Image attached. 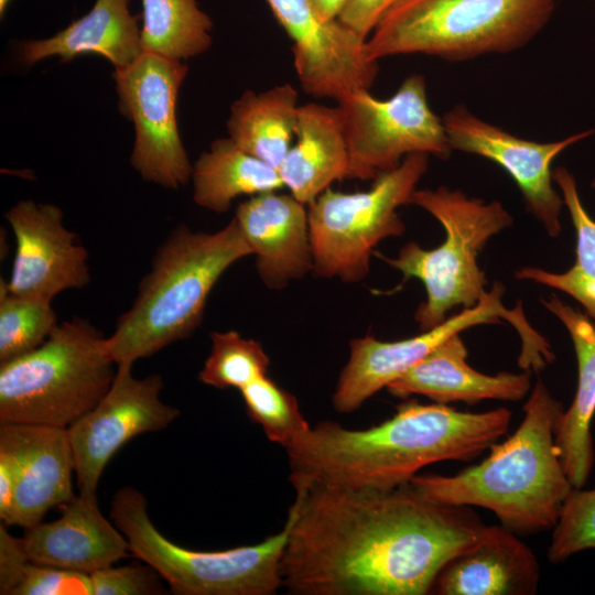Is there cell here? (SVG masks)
Wrapping results in <instances>:
<instances>
[{
  "instance_id": "cell-16",
  "label": "cell",
  "mask_w": 595,
  "mask_h": 595,
  "mask_svg": "<svg viewBox=\"0 0 595 595\" xmlns=\"http://www.w3.org/2000/svg\"><path fill=\"white\" fill-rule=\"evenodd\" d=\"M4 218L17 244L11 277L1 281L8 293L52 302L58 293L89 283L88 252L64 226L58 206L24 199Z\"/></svg>"
},
{
  "instance_id": "cell-10",
  "label": "cell",
  "mask_w": 595,
  "mask_h": 595,
  "mask_svg": "<svg viewBox=\"0 0 595 595\" xmlns=\"http://www.w3.org/2000/svg\"><path fill=\"white\" fill-rule=\"evenodd\" d=\"M504 292L501 283L495 282L475 306L463 309L414 337L383 342L366 335L351 339L348 361L333 394L334 408L340 413L355 411L452 335L476 325L499 324L501 320L519 334L521 350L518 366L526 370L543 369L555 358L550 343L529 324L521 302L512 309L504 305Z\"/></svg>"
},
{
  "instance_id": "cell-25",
  "label": "cell",
  "mask_w": 595,
  "mask_h": 595,
  "mask_svg": "<svg viewBox=\"0 0 595 595\" xmlns=\"http://www.w3.org/2000/svg\"><path fill=\"white\" fill-rule=\"evenodd\" d=\"M299 107V94L290 84L260 93L247 90L230 106L228 137L278 170L295 137Z\"/></svg>"
},
{
  "instance_id": "cell-5",
  "label": "cell",
  "mask_w": 595,
  "mask_h": 595,
  "mask_svg": "<svg viewBox=\"0 0 595 595\" xmlns=\"http://www.w3.org/2000/svg\"><path fill=\"white\" fill-rule=\"evenodd\" d=\"M555 0H407L366 41L369 57L425 54L450 62L526 46L548 24Z\"/></svg>"
},
{
  "instance_id": "cell-6",
  "label": "cell",
  "mask_w": 595,
  "mask_h": 595,
  "mask_svg": "<svg viewBox=\"0 0 595 595\" xmlns=\"http://www.w3.org/2000/svg\"><path fill=\"white\" fill-rule=\"evenodd\" d=\"M117 372L104 336L80 317L58 323L32 351L0 363V423L69 428L107 393Z\"/></svg>"
},
{
  "instance_id": "cell-23",
  "label": "cell",
  "mask_w": 595,
  "mask_h": 595,
  "mask_svg": "<svg viewBox=\"0 0 595 595\" xmlns=\"http://www.w3.org/2000/svg\"><path fill=\"white\" fill-rule=\"evenodd\" d=\"M541 302L564 325L576 355V391L561 415L555 443L571 484L574 488H582L594 465L591 426L595 414V324L556 295Z\"/></svg>"
},
{
  "instance_id": "cell-14",
  "label": "cell",
  "mask_w": 595,
  "mask_h": 595,
  "mask_svg": "<svg viewBox=\"0 0 595 595\" xmlns=\"http://www.w3.org/2000/svg\"><path fill=\"white\" fill-rule=\"evenodd\" d=\"M291 39L294 67L302 89L315 98L337 102L368 89L379 72L366 40L338 20H325L312 0H267Z\"/></svg>"
},
{
  "instance_id": "cell-41",
  "label": "cell",
  "mask_w": 595,
  "mask_h": 595,
  "mask_svg": "<svg viewBox=\"0 0 595 595\" xmlns=\"http://www.w3.org/2000/svg\"><path fill=\"white\" fill-rule=\"evenodd\" d=\"M592 1H594V2H595V0H592Z\"/></svg>"
},
{
  "instance_id": "cell-8",
  "label": "cell",
  "mask_w": 595,
  "mask_h": 595,
  "mask_svg": "<svg viewBox=\"0 0 595 595\" xmlns=\"http://www.w3.org/2000/svg\"><path fill=\"white\" fill-rule=\"evenodd\" d=\"M110 519L127 538L130 552L151 565L176 595H272L282 586L280 563L289 522L258 544L196 551L164 537L148 513L144 495L126 486L111 501Z\"/></svg>"
},
{
  "instance_id": "cell-33",
  "label": "cell",
  "mask_w": 595,
  "mask_h": 595,
  "mask_svg": "<svg viewBox=\"0 0 595 595\" xmlns=\"http://www.w3.org/2000/svg\"><path fill=\"white\" fill-rule=\"evenodd\" d=\"M10 595H93L90 574L30 562Z\"/></svg>"
},
{
  "instance_id": "cell-9",
  "label": "cell",
  "mask_w": 595,
  "mask_h": 595,
  "mask_svg": "<svg viewBox=\"0 0 595 595\" xmlns=\"http://www.w3.org/2000/svg\"><path fill=\"white\" fill-rule=\"evenodd\" d=\"M429 156L407 155L396 169L379 174L369 190L343 193L328 187L307 205L315 274L347 283L367 277L376 246L405 231L398 208L411 204Z\"/></svg>"
},
{
  "instance_id": "cell-18",
  "label": "cell",
  "mask_w": 595,
  "mask_h": 595,
  "mask_svg": "<svg viewBox=\"0 0 595 595\" xmlns=\"http://www.w3.org/2000/svg\"><path fill=\"white\" fill-rule=\"evenodd\" d=\"M307 205L293 195L267 192L241 202L235 214L256 256L261 281L281 290L313 271Z\"/></svg>"
},
{
  "instance_id": "cell-17",
  "label": "cell",
  "mask_w": 595,
  "mask_h": 595,
  "mask_svg": "<svg viewBox=\"0 0 595 595\" xmlns=\"http://www.w3.org/2000/svg\"><path fill=\"white\" fill-rule=\"evenodd\" d=\"M0 450L10 456L17 475L14 524L33 527L51 508L75 497L67 429L0 423Z\"/></svg>"
},
{
  "instance_id": "cell-28",
  "label": "cell",
  "mask_w": 595,
  "mask_h": 595,
  "mask_svg": "<svg viewBox=\"0 0 595 595\" xmlns=\"http://www.w3.org/2000/svg\"><path fill=\"white\" fill-rule=\"evenodd\" d=\"M213 22L197 0H142L143 52L184 61L206 52Z\"/></svg>"
},
{
  "instance_id": "cell-34",
  "label": "cell",
  "mask_w": 595,
  "mask_h": 595,
  "mask_svg": "<svg viewBox=\"0 0 595 595\" xmlns=\"http://www.w3.org/2000/svg\"><path fill=\"white\" fill-rule=\"evenodd\" d=\"M107 566L90 574L93 595L165 594L160 574L148 563Z\"/></svg>"
},
{
  "instance_id": "cell-24",
  "label": "cell",
  "mask_w": 595,
  "mask_h": 595,
  "mask_svg": "<svg viewBox=\"0 0 595 595\" xmlns=\"http://www.w3.org/2000/svg\"><path fill=\"white\" fill-rule=\"evenodd\" d=\"M295 138L278 172L291 195L309 205L347 175L349 156L340 107L300 105Z\"/></svg>"
},
{
  "instance_id": "cell-31",
  "label": "cell",
  "mask_w": 595,
  "mask_h": 595,
  "mask_svg": "<svg viewBox=\"0 0 595 595\" xmlns=\"http://www.w3.org/2000/svg\"><path fill=\"white\" fill-rule=\"evenodd\" d=\"M248 415L267 437L284 448L311 426L303 418L296 398L273 382L260 377L240 389Z\"/></svg>"
},
{
  "instance_id": "cell-29",
  "label": "cell",
  "mask_w": 595,
  "mask_h": 595,
  "mask_svg": "<svg viewBox=\"0 0 595 595\" xmlns=\"http://www.w3.org/2000/svg\"><path fill=\"white\" fill-rule=\"evenodd\" d=\"M212 350L198 379L218 388L242 389L267 376L270 359L260 343L242 337L236 331L212 332Z\"/></svg>"
},
{
  "instance_id": "cell-30",
  "label": "cell",
  "mask_w": 595,
  "mask_h": 595,
  "mask_svg": "<svg viewBox=\"0 0 595 595\" xmlns=\"http://www.w3.org/2000/svg\"><path fill=\"white\" fill-rule=\"evenodd\" d=\"M0 363L28 354L56 327L51 301L13 295L1 283Z\"/></svg>"
},
{
  "instance_id": "cell-27",
  "label": "cell",
  "mask_w": 595,
  "mask_h": 595,
  "mask_svg": "<svg viewBox=\"0 0 595 595\" xmlns=\"http://www.w3.org/2000/svg\"><path fill=\"white\" fill-rule=\"evenodd\" d=\"M553 181L560 188L576 231L575 262L561 273L524 267L517 270L515 275L518 280L531 281L570 295L595 323V220L584 208L575 177L566 167H555Z\"/></svg>"
},
{
  "instance_id": "cell-1",
  "label": "cell",
  "mask_w": 595,
  "mask_h": 595,
  "mask_svg": "<svg viewBox=\"0 0 595 595\" xmlns=\"http://www.w3.org/2000/svg\"><path fill=\"white\" fill-rule=\"evenodd\" d=\"M280 563L302 595H425L485 524L468 507L435 502L409 483L390 490L296 489Z\"/></svg>"
},
{
  "instance_id": "cell-21",
  "label": "cell",
  "mask_w": 595,
  "mask_h": 595,
  "mask_svg": "<svg viewBox=\"0 0 595 595\" xmlns=\"http://www.w3.org/2000/svg\"><path fill=\"white\" fill-rule=\"evenodd\" d=\"M531 371L486 375L467 363V348L454 334L393 380L388 391L398 398L428 397L436 403H478L483 400L519 401L530 390Z\"/></svg>"
},
{
  "instance_id": "cell-38",
  "label": "cell",
  "mask_w": 595,
  "mask_h": 595,
  "mask_svg": "<svg viewBox=\"0 0 595 595\" xmlns=\"http://www.w3.org/2000/svg\"><path fill=\"white\" fill-rule=\"evenodd\" d=\"M321 15L327 21H336L349 0H312Z\"/></svg>"
},
{
  "instance_id": "cell-26",
  "label": "cell",
  "mask_w": 595,
  "mask_h": 595,
  "mask_svg": "<svg viewBox=\"0 0 595 595\" xmlns=\"http://www.w3.org/2000/svg\"><path fill=\"white\" fill-rule=\"evenodd\" d=\"M193 199L208 210L227 212L235 198L284 186L277 169L247 153L229 137L216 139L193 164Z\"/></svg>"
},
{
  "instance_id": "cell-35",
  "label": "cell",
  "mask_w": 595,
  "mask_h": 595,
  "mask_svg": "<svg viewBox=\"0 0 595 595\" xmlns=\"http://www.w3.org/2000/svg\"><path fill=\"white\" fill-rule=\"evenodd\" d=\"M407 0H349L338 21L367 41L381 20Z\"/></svg>"
},
{
  "instance_id": "cell-20",
  "label": "cell",
  "mask_w": 595,
  "mask_h": 595,
  "mask_svg": "<svg viewBox=\"0 0 595 595\" xmlns=\"http://www.w3.org/2000/svg\"><path fill=\"white\" fill-rule=\"evenodd\" d=\"M540 565L532 550L504 526H485L476 540L439 572L437 595H533Z\"/></svg>"
},
{
  "instance_id": "cell-13",
  "label": "cell",
  "mask_w": 595,
  "mask_h": 595,
  "mask_svg": "<svg viewBox=\"0 0 595 595\" xmlns=\"http://www.w3.org/2000/svg\"><path fill=\"white\" fill-rule=\"evenodd\" d=\"M162 388L160 375L136 378L132 365H118L102 399L67 428L80 494L96 496L106 465L127 442L161 431L180 415L160 399Z\"/></svg>"
},
{
  "instance_id": "cell-22",
  "label": "cell",
  "mask_w": 595,
  "mask_h": 595,
  "mask_svg": "<svg viewBox=\"0 0 595 595\" xmlns=\"http://www.w3.org/2000/svg\"><path fill=\"white\" fill-rule=\"evenodd\" d=\"M139 18L130 12L129 0H96L89 12L53 36L19 42L17 56L32 66L48 57L68 62L96 54L115 68L125 67L143 52Z\"/></svg>"
},
{
  "instance_id": "cell-37",
  "label": "cell",
  "mask_w": 595,
  "mask_h": 595,
  "mask_svg": "<svg viewBox=\"0 0 595 595\" xmlns=\"http://www.w3.org/2000/svg\"><path fill=\"white\" fill-rule=\"evenodd\" d=\"M17 475L10 456L0 450V519L4 526L14 524Z\"/></svg>"
},
{
  "instance_id": "cell-39",
  "label": "cell",
  "mask_w": 595,
  "mask_h": 595,
  "mask_svg": "<svg viewBox=\"0 0 595 595\" xmlns=\"http://www.w3.org/2000/svg\"><path fill=\"white\" fill-rule=\"evenodd\" d=\"M12 0H0V17L3 18L7 9Z\"/></svg>"
},
{
  "instance_id": "cell-2",
  "label": "cell",
  "mask_w": 595,
  "mask_h": 595,
  "mask_svg": "<svg viewBox=\"0 0 595 595\" xmlns=\"http://www.w3.org/2000/svg\"><path fill=\"white\" fill-rule=\"evenodd\" d=\"M511 418L507 408L467 412L410 400L366 430L323 421L285 447L290 480L295 489H394L433 463L479 456L505 435Z\"/></svg>"
},
{
  "instance_id": "cell-12",
  "label": "cell",
  "mask_w": 595,
  "mask_h": 595,
  "mask_svg": "<svg viewBox=\"0 0 595 595\" xmlns=\"http://www.w3.org/2000/svg\"><path fill=\"white\" fill-rule=\"evenodd\" d=\"M187 72L183 61L142 52L112 74L119 110L134 127L131 165L144 181L172 190L186 185L193 172L176 120Z\"/></svg>"
},
{
  "instance_id": "cell-7",
  "label": "cell",
  "mask_w": 595,
  "mask_h": 595,
  "mask_svg": "<svg viewBox=\"0 0 595 595\" xmlns=\"http://www.w3.org/2000/svg\"><path fill=\"white\" fill-rule=\"evenodd\" d=\"M411 204L441 223L445 240L431 250L411 241L396 258L381 259L403 274V283L414 278L424 284L426 299L414 314L424 332L443 323L453 309L478 303L487 284L478 255L493 236L511 226L512 217L498 201L487 203L445 186L416 188Z\"/></svg>"
},
{
  "instance_id": "cell-11",
  "label": "cell",
  "mask_w": 595,
  "mask_h": 595,
  "mask_svg": "<svg viewBox=\"0 0 595 595\" xmlns=\"http://www.w3.org/2000/svg\"><path fill=\"white\" fill-rule=\"evenodd\" d=\"M337 105L348 147L346 178L375 180L396 169L407 155L424 153L446 159L453 151L443 119L429 105L425 78L420 74L404 78L388 99L361 89Z\"/></svg>"
},
{
  "instance_id": "cell-4",
  "label": "cell",
  "mask_w": 595,
  "mask_h": 595,
  "mask_svg": "<svg viewBox=\"0 0 595 595\" xmlns=\"http://www.w3.org/2000/svg\"><path fill=\"white\" fill-rule=\"evenodd\" d=\"M252 255L234 217L215 232L180 225L158 248L131 307L107 337L116 365H133L190 337L201 325L210 291L226 270Z\"/></svg>"
},
{
  "instance_id": "cell-36",
  "label": "cell",
  "mask_w": 595,
  "mask_h": 595,
  "mask_svg": "<svg viewBox=\"0 0 595 595\" xmlns=\"http://www.w3.org/2000/svg\"><path fill=\"white\" fill-rule=\"evenodd\" d=\"M30 559L21 538L11 536L0 526V594L10 595L21 580Z\"/></svg>"
},
{
  "instance_id": "cell-3",
  "label": "cell",
  "mask_w": 595,
  "mask_h": 595,
  "mask_svg": "<svg viewBox=\"0 0 595 595\" xmlns=\"http://www.w3.org/2000/svg\"><path fill=\"white\" fill-rule=\"evenodd\" d=\"M563 411L539 380L520 425L507 440L493 444L485 459L455 475H415L410 484L439 504L485 508L517 534L553 529L574 488L555 443Z\"/></svg>"
},
{
  "instance_id": "cell-19",
  "label": "cell",
  "mask_w": 595,
  "mask_h": 595,
  "mask_svg": "<svg viewBox=\"0 0 595 595\" xmlns=\"http://www.w3.org/2000/svg\"><path fill=\"white\" fill-rule=\"evenodd\" d=\"M60 518L25 529L21 538L31 562L91 574L127 558L123 533L99 510L97 496L75 495Z\"/></svg>"
},
{
  "instance_id": "cell-40",
  "label": "cell",
  "mask_w": 595,
  "mask_h": 595,
  "mask_svg": "<svg viewBox=\"0 0 595 595\" xmlns=\"http://www.w3.org/2000/svg\"><path fill=\"white\" fill-rule=\"evenodd\" d=\"M592 187L595 190V180L592 182Z\"/></svg>"
},
{
  "instance_id": "cell-32",
  "label": "cell",
  "mask_w": 595,
  "mask_h": 595,
  "mask_svg": "<svg viewBox=\"0 0 595 595\" xmlns=\"http://www.w3.org/2000/svg\"><path fill=\"white\" fill-rule=\"evenodd\" d=\"M588 549H595V489L573 488L553 527L548 558L556 564Z\"/></svg>"
},
{
  "instance_id": "cell-15",
  "label": "cell",
  "mask_w": 595,
  "mask_h": 595,
  "mask_svg": "<svg viewBox=\"0 0 595 595\" xmlns=\"http://www.w3.org/2000/svg\"><path fill=\"white\" fill-rule=\"evenodd\" d=\"M442 119L452 150L485 158L502 167L519 187L530 213L549 236L558 237L564 203L553 186L552 162L565 149L594 134L595 129L558 141L537 142L478 118L463 104L455 105Z\"/></svg>"
}]
</instances>
